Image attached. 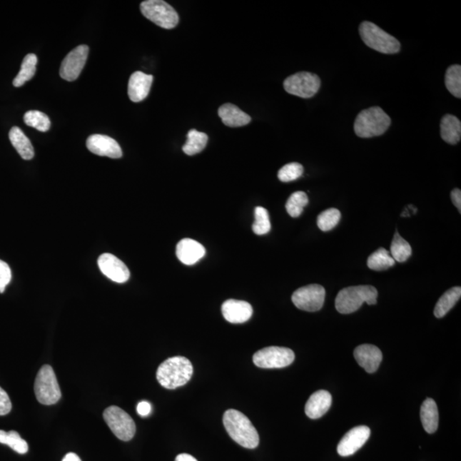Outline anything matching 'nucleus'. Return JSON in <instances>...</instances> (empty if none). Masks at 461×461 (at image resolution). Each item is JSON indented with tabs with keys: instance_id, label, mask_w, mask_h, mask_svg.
<instances>
[{
	"instance_id": "obj_1",
	"label": "nucleus",
	"mask_w": 461,
	"mask_h": 461,
	"mask_svg": "<svg viewBox=\"0 0 461 461\" xmlns=\"http://www.w3.org/2000/svg\"><path fill=\"white\" fill-rule=\"evenodd\" d=\"M223 424L230 438L238 445L249 450H254L259 445L258 430L241 412L235 410L226 411Z\"/></svg>"
},
{
	"instance_id": "obj_2",
	"label": "nucleus",
	"mask_w": 461,
	"mask_h": 461,
	"mask_svg": "<svg viewBox=\"0 0 461 461\" xmlns=\"http://www.w3.org/2000/svg\"><path fill=\"white\" fill-rule=\"evenodd\" d=\"M193 374V364L183 356L168 358L160 365L156 378L159 384L168 390L183 386Z\"/></svg>"
},
{
	"instance_id": "obj_3",
	"label": "nucleus",
	"mask_w": 461,
	"mask_h": 461,
	"mask_svg": "<svg viewBox=\"0 0 461 461\" xmlns=\"http://www.w3.org/2000/svg\"><path fill=\"white\" fill-rule=\"evenodd\" d=\"M378 290L372 285L350 286L339 291L335 305L343 315L358 311L364 303L368 305L377 303Z\"/></svg>"
},
{
	"instance_id": "obj_4",
	"label": "nucleus",
	"mask_w": 461,
	"mask_h": 461,
	"mask_svg": "<svg viewBox=\"0 0 461 461\" xmlns=\"http://www.w3.org/2000/svg\"><path fill=\"white\" fill-rule=\"evenodd\" d=\"M390 117L380 107H372L360 111L355 121L354 129L360 138L380 136L390 128Z\"/></svg>"
},
{
	"instance_id": "obj_5",
	"label": "nucleus",
	"mask_w": 461,
	"mask_h": 461,
	"mask_svg": "<svg viewBox=\"0 0 461 461\" xmlns=\"http://www.w3.org/2000/svg\"><path fill=\"white\" fill-rule=\"evenodd\" d=\"M362 40L368 47L384 54H398L401 43L378 26L370 21H363L359 29Z\"/></svg>"
},
{
	"instance_id": "obj_6",
	"label": "nucleus",
	"mask_w": 461,
	"mask_h": 461,
	"mask_svg": "<svg viewBox=\"0 0 461 461\" xmlns=\"http://www.w3.org/2000/svg\"><path fill=\"white\" fill-rule=\"evenodd\" d=\"M34 392L38 402L43 405H54L59 401L62 394L54 369L49 365H45L39 371Z\"/></svg>"
},
{
	"instance_id": "obj_7",
	"label": "nucleus",
	"mask_w": 461,
	"mask_h": 461,
	"mask_svg": "<svg viewBox=\"0 0 461 461\" xmlns=\"http://www.w3.org/2000/svg\"><path fill=\"white\" fill-rule=\"evenodd\" d=\"M141 11L147 19L161 28L172 29L179 24V15L175 9L163 0H146L141 4Z\"/></svg>"
},
{
	"instance_id": "obj_8",
	"label": "nucleus",
	"mask_w": 461,
	"mask_h": 461,
	"mask_svg": "<svg viewBox=\"0 0 461 461\" xmlns=\"http://www.w3.org/2000/svg\"><path fill=\"white\" fill-rule=\"evenodd\" d=\"M103 419L111 432L121 441H130L136 435V425L131 416L118 407L106 408L103 412Z\"/></svg>"
},
{
	"instance_id": "obj_9",
	"label": "nucleus",
	"mask_w": 461,
	"mask_h": 461,
	"mask_svg": "<svg viewBox=\"0 0 461 461\" xmlns=\"http://www.w3.org/2000/svg\"><path fill=\"white\" fill-rule=\"evenodd\" d=\"M321 81L320 77L310 72H298L287 77L284 88L287 93L303 98H310L319 92Z\"/></svg>"
},
{
	"instance_id": "obj_10",
	"label": "nucleus",
	"mask_w": 461,
	"mask_h": 461,
	"mask_svg": "<svg viewBox=\"0 0 461 461\" xmlns=\"http://www.w3.org/2000/svg\"><path fill=\"white\" fill-rule=\"evenodd\" d=\"M294 352L288 348L271 346L264 348L254 355L253 363L260 368H283L294 362Z\"/></svg>"
},
{
	"instance_id": "obj_11",
	"label": "nucleus",
	"mask_w": 461,
	"mask_h": 461,
	"mask_svg": "<svg viewBox=\"0 0 461 461\" xmlns=\"http://www.w3.org/2000/svg\"><path fill=\"white\" fill-rule=\"evenodd\" d=\"M325 290L323 286L314 284L303 286L295 290L291 297L294 305L299 310L316 312L323 308L325 303Z\"/></svg>"
},
{
	"instance_id": "obj_12",
	"label": "nucleus",
	"mask_w": 461,
	"mask_h": 461,
	"mask_svg": "<svg viewBox=\"0 0 461 461\" xmlns=\"http://www.w3.org/2000/svg\"><path fill=\"white\" fill-rule=\"evenodd\" d=\"M89 52V47L81 45L75 48L65 56L60 68V76L64 80L74 81L80 76Z\"/></svg>"
},
{
	"instance_id": "obj_13",
	"label": "nucleus",
	"mask_w": 461,
	"mask_h": 461,
	"mask_svg": "<svg viewBox=\"0 0 461 461\" xmlns=\"http://www.w3.org/2000/svg\"><path fill=\"white\" fill-rule=\"evenodd\" d=\"M370 435H371V430L368 426L360 425L351 429L338 443V455L342 457L354 455L367 442Z\"/></svg>"
},
{
	"instance_id": "obj_14",
	"label": "nucleus",
	"mask_w": 461,
	"mask_h": 461,
	"mask_svg": "<svg viewBox=\"0 0 461 461\" xmlns=\"http://www.w3.org/2000/svg\"><path fill=\"white\" fill-rule=\"evenodd\" d=\"M98 264L100 270L110 280L120 283V284L129 280V269L116 256L111 254H103L99 256Z\"/></svg>"
},
{
	"instance_id": "obj_15",
	"label": "nucleus",
	"mask_w": 461,
	"mask_h": 461,
	"mask_svg": "<svg viewBox=\"0 0 461 461\" xmlns=\"http://www.w3.org/2000/svg\"><path fill=\"white\" fill-rule=\"evenodd\" d=\"M88 149L95 155L108 156L111 158H121L123 151L114 138L102 134H94L86 141Z\"/></svg>"
},
{
	"instance_id": "obj_16",
	"label": "nucleus",
	"mask_w": 461,
	"mask_h": 461,
	"mask_svg": "<svg viewBox=\"0 0 461 461\" xmlns=\"http://www.w3.org/2000/svg\"><path fill=\"white\" fill-rule=\"evenodd\" d=\"M221 312L228 323L242 324L251 318L253 315V308L249 303L229 299L223 304Z\"/></svg>"
},
{
	"instance_id": "obj_17",
	"label": "nucleus",
	"mask_w": 461,
	"mask_h": 461,
	"mask_svg": "<svg viewBox=\"0 0 461 461\" xmlns=\"http://www.w3.org/2000/svg\"><path fill=\"white\" fill-rule=\"evenodd\" d=\"M354 356L360 367L369 373H375L382 362V352L372 345H363L355 348Z\"/></svg>"
},
{
	"instance_id": "obj_18",
	"label": "nucleus",
	"mask_w": 461,
	"mask_h": 461,
	"mask_svg": "<svg viewBox=\"0 0 461 461\" xmlns=\"http://www.w3.org/2000/svg\"><path fill=\"white\" fill-rule=\"evenodd\" d=\"M206 248L201 243L191 238L182 239L178 243L176 247L177 258L185 265L197 263L206 255Z\"/></svg>"
},
{
	"instance_id": "obj_19",
	"label": "nucleus",
	"mask_w": 461,
	"mask_h": 461,
	"mask_svg": "<svg viewBox=\"0 0 461 461\" xmlns=\"http://www.w3.org/2000/svg\"><path fill=\"white\" fill-rule=\"evenodd\" d=\"M153 76L141 71H136L130 77L128 93L129 98L134 103L143 101L149 95Z\"/></svg>"
},
{
	"instance_id": "obj_20",
	"label": "nucleus",
	"mask_w": 461,
	"mask_h": 461,
	"mask_svg": "<svg viewBox=\"0 0 461 461\" xmlns=\"http://www.w3.org/2000/svg\"><path fill=\"white\" fill-rule=\"evenodd\" d=\"M332 395L326 390H318L308 400L305 414L312 420L320 419L332 406Z\"/></svg>"
},
{
	"instance_id": "obj_21",
	"label": "nucleus",
	"mask_w": 461,
	"mask_h": 461,
	"mask_svg": "<svg viewBox=\"0 0 461 461\" xmlns=\"http://www.w3.org/2000/svg\"><path fill=\"white\" fill-rule=\"evenodd\" d=\"M218 115L223 123L230 128L243 127L249 124L251 117L233 103H225L219 108Z\"/></svg>"
},
{
	"instance_id": "obj_22",
	"label": "nucleus",
	"mask_w": 461,
	"mask_h": 461,
	"mask_svg": "<svg viewBox=\"0 0 461 461\" xmlns=\"http://www.w3.org/2000/svg\"><path fill=\"white\" fill-rule=\"evenodd\" d=\"M422 425L426 432L432 434L438 428L439 415L436 402L432 398H427L422 404L420 410Z\"/></svg>"
},
{
	"instance_id": "obj_23",
	"label": "nucleus",
	"mask_w": 461,
	"mask_h": 461,
	"mask_svg": "<svg viewBox=\"0 0 461 461\" xmlns=\"http://www.w3.org/2000/svg\"><path fill=\"white\" fill-rule=\"evenodd\" d=\"M9 138L21 158L24 160H31L34 156V150L29 138L19 127H13L9 133Z\"/></svg>"
},
{
	"instance_id": "obj_24",
	"label": "nucleus",
	"mask_w": 461,
	"mask_h": 461,
	"mask_svg": "<svg viewBox=\"0 0 461 461\" xmlns=\"http://www.w3.org/2000/svg\"><path fill=\"white\" fill-rule=\"evenodd\" d=\"M441 137L447 143L456 145L460 141L461 123L453 115H445L441 121Z\"/></svg>"
},
{
	"instance_id": "obj_25",
	"label": "nucleus",
	"mask_w": 461,
	"mask_h": 461,
	"mask_svg": "<svg viewBox=\"0 0 461 461\" xmlns=\"http://www.w3.org/2000/svg\"><path fill=\"white\" fill-rule=\"evenodd\" d=\"M461 297V288L460 286L453 287L447 290L438 300L435 307L434 315L437 318H442L453 308L459 302Z\"/></svg>"
},
{
	"instance_id": "obj_26",
	"label": "nucleus",
	"mask_w": 461,
	"mask_h": 461,
	"mask_svg": "<svg viewBox=\"0 0 461 461\" xmlns=\"http://www.w3.org/2000/svg\"><path fill=\"white\" fill-rule=\"evenodd\" d=\"M208 137L206 133L191 129L187 133V141L182 150L186 155L194 156L206 149Z\"/></svg>"
},
{
	"instance_id": "obj_27",
	"label": "nucleus",
	"mask_w": 461,
	"mask_h": 461,
	"mask_svg": "<svg viewBox=\"0 0 461 461\" xmlns=\"http://www.w3.org/2000/svg\"><path fill=\"white\" fill-rule=\"evenodd\" d=\"M38 64V58L36 54H28L24 59L21 63V71L13 81V85L16 88H20L24 86L26 82L32 79L36 75V65Z\"/></svg>"
},
{
	"instance_id": "obj_28",
	"label": "nucleus",
	"mask_w": 461,
	"mask_h": 461,
	"mask_svg": "<svg viewBox=\"0 0 461 461\" xmlns=\"http://www.w3.org/2000/svg\"><path fill=\"white\" fill-rule=\"evenodd\" d=\"M395 264V260L390 252L384 248H380L369 256L368 267L373 271H385Z\"/></svg>"
},
{
	"instance_id": "obj_29",
	"label": "nucleus",
	"mask_w": 461,
	"mask_h": 461,
	"mask_svg": "<svg viewBox=\"0 0 461 461\" xmlns=\"http://www.w3.org/2000/svg\"><path fill=\"white\" fill-rule=\"evenodd\" d=\"M390 255L395 262L404 263L412 255L410 243L404 239L398 232H395L392 243L390 246Z\"/></svg>"
},
{
	"instance_id": "obj_30",
	"label": "nucleus",
	"mask_w": 461,
	"mask_h": 461,
	"mask_svg": "<svg viewBox=\"0 0 461 461\" xmlns=\"http://www.w3.org/2000/svg\"><path fill=\"white\" fill-rule=\"evenodd\" d=\"M0 443L11 447L13 450L20 455H24L29 451L27 442L24 440L19 433L15 432V430L6 432L0 430Z\"/></svg>"
},
{
	"instance_id": "obj_31",
	"label": "nucleus",
	"mask_w": 461,
	"mask_h": 461,
	"mask_svg": "<svg viewBox=\"0 0 461 461\" xmlns=\"http://www.w3.org/2000/svg\"><path fill=\"white\" fill-rule=\"evenodd\" d=\"M445 85L449 92L455 98H461V67L460 65H452L447 69Z\"/></svg>"
},
{
	"instance_id": "obj_32",
	"label": "nucleus",
	"mask_w": 461,
	"mask_h": 461,
	"mask_svg": "<svg viewBox=\"0 0 461 461\" xmlns=\"http://www.w3.org/2000/svg\"><path fill=\"white\" fill-rule=\"evenodd\" d=\"M308 198L305 193L303 191H297L290 195V197L287 200L285 208L287 213L293 218H297L302 215L303 208L308 206Z\"/></svg>"
},
{
	"instance_id": "obj_33",
	"label": "nucleus",
	"mask_w": 461,
	"mask_h": 461,
	"mask_svg": "<svg viewBox=\"0 0 461 461\" xmlns=\"http://www.w3.org/2000/svg\"><path fill=\"white\" fill-rule=\"evenodd\" d=\"M26 125L36 128L38 131L46 133L51 128V121L45 113L38 111H30L24 117Z\"/></svg>"
},
{
	"instance_id": "obj_34",
	"label": "nucleus",
	"mask_w": 461,
	"mask_h": 461,
	"mask_svg": "<svg viewBox=\"0 0 461 461\" xmlns=\"http://www.w3.org/2000/svg\"><path fill=\"white\" fill-rule=\"evenodd\" d=\"M341 219V213L337 208H328L319 215L317 219L318 228L323 232L333 230L339 223Z\"/></svg>"
},
{
	"instance_id": "obj_35",
	"label": "nucleus",
	"mask_w": 461,
	"mask_h": 461,
	"mask_svg": "<svg viewBox=\"0 0 461 461\" xmlns=\"http://www.w3.org/2000/svg\"><path fill=\"white\" fill-rule=\"evenodd\" d=\"M252 229L256 235H265L270 232L271 223L266 208L263 207L255 208V221Z\"/></svg>"
},
{
	"instance_id": "obj_36",
	"label": "nucleus",
	"mask_w": 461,
	"mask_h": 461,
	"mask_svg": "<svg viewBox=\"0 0 461 461\" xmlns=\"http://www.w3.org/2000/svg\"><path fill=\"white\" fill-rule=\"evenodd\" d=\"M303 165L298 163H291L285 165L278 173V178L282 182H290L299 179L303 176Z\"/></svg>"
},
{
	"instance_id": "obj_37",
	"label": "nucleus",
	"mask_w": 461,
	"mask_h": 461,
	"mask_svg": "<svg viewBox=\"0 0 461 461\" xmlns=\"http://www.w3.org/2000/svg\"><path fill=\"white\" fill-rule=\"evenodd\" d=\"M11 280V270L6 263L0 260V293H3Z\"/></svg>"
},
{
	"instance_id": "obj_38",
	"label": "nucleus",
	"mask_w": 461,
	"mask_h": 461,
	"mask_svg": "<svg viewBox=\"0 0 461 461\" xmlns=\"http://www.w3.org/2000/svg\"><path fill=\"white\" fill-rule=\"evenodd\" d=\"M12 405L6 391L0 387V416L6 415L11 411Z\"/></svg>"
},
{
	"instance_id": "obj_39",
	"label": "nucleus",
	"mask_w": 461,
	"mask_h": 461,
	"mask_svg": "<svg viewBox=\"0 0 461 461\" xmlns=\"http://www.w3.org/2000/svg\"><path fill=\"white\" fill-rule=\"evenodd\" d=\"M138 414L142 417L148 416L151 412V405L148 402H141L137 406Z\"/></svg>"
},
{
	"instance_id": "obj_40",
	"label": "nucleus",
	"mask_w": 461,
	"mask_h": 461,
	"mask_svg": "<svg viewBox=\"0 0 461 461\" xmlns=\"http://www.w3.org/2000/svg\"><path fill=\"white\" fill-rule=\"evenodd\" d=\"M451 199L455 204V206L458 208L459 212H461V191L456 188L452 191Z\"/></svg>"
},
{
	"instance_id": "obj_41",
	"label": "nucleus",
	"mask_w": 461,
	"mask_h": 461,
	"mask_svg": "<svg viewBox=\"0 0 461 461\" xmlns=\"http://www.w3.org/2000/svg\"><path fill=\"white\" fill-rule=\"evenodd\" d=\"M175 461H198V460L188 454H181L177 456Z\"/></svg>"
},
{
	"instance_id": "obj_42",
	"label": "nucleus",
	"mask_w": 461,
	"mask_h": 461,
	"mask_svg": "<svg viewBox=\"0 0 461 461\" xmlns=\"http://www.w3.org/2000/svg\"><path fill=\"white\" fill-rule=\"evenodd\" d=\"M62 461H81L79 456L75 453H69L64 456V458Z\"/></svg>"
}]
</instances>
